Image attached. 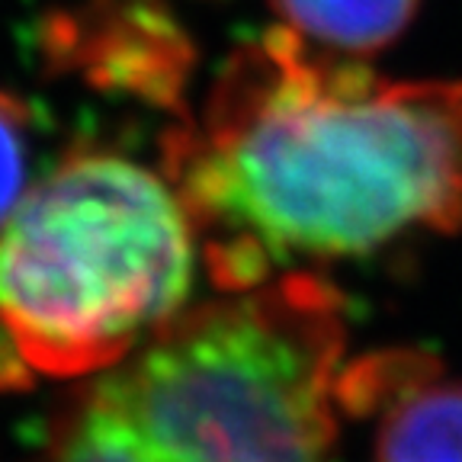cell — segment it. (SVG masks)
<instances>
[{
	"label": "cell",
	"mask_w": 462,
	"mask_h": 462,
	"mask_svg": "<svg viewBox=\"0 0 462 462\" xmlns=\"http://www.w3.org/2000/svg\"><path fill=\"white\" fill-rule=\"evenodd\" d=\"M218 292L462 225V80H385L286 29L241 45L164 138Z\"/></svg>",
	"instance_id": "1"
},
{
	"label": "cell",
	"mask_w": 462,
	"mask_h": 462,
	"mask_svg": "<svg viewBox=\"0 0 462 462\" xmlns=\"http://www.w3.org/2000/svg\"><path fill=\"white\" fill-rule=\"evenodd\" d=\"M196 257L167 177L100 148L65 154L0 228V392L123 363L183 309Z\"/></svg>",
	"instance_id": "2"
},
{
	"label": "cell",
	"mask_w": 462,
	"mask_h": 462,
	"mask_svg": "<svg viewBox=\"0 0 462 462\" xmlns=\"http://www.w3.org/2000/svg\"><path fill=\"white\" fill-rule=\"evenodd\" d=\"M344 346L337 289L289 270L180 309L90 379L135 462H331Z\"/></svg>",
	"instance_id": "3"
},
{
	"label": "cell",
	"mask_w": 462,
	"mask_h": 462,
	"mask_svg": "<svg viewBox=\"0 0 462 462\" xmlns=\"http://www.w3.org/2000/svg\"><path fill=\"white\" fill-rule=\"evenodd\" d=\"M49 51L87 84L164 106L177 103L193 61L180 26L148 0H94L55 16Z\"/></svg>",
	"instance_id": "4"
},
{
	"label": "cell",
	"mask_w": 462,
	"mask_h": 462,
	"mask_svg": "<svg viewBox=\"0 0 462 462\" xmlns=\"http://www.w3.org/2000/svg\"><path fill=\"white\" fill-rule=\"evenodd\" d=\"M340 411L373 414V462H462V383L420 354L344 363Z\"/></svg>",
	"instance_id": "5"
},
{
	"label": "cell",
	"mask_w": 462,
	"mask_h": 462,
	"mask_svg": "<svg viewBox=\"0 0 462 462\" xmlns=\"http://www.w3.org/2000/svg\"><path fill=\"white\" fill-rule=\"evenodd\" d=\"M270 7L309 49L363 61L398 42L420 0H270Z\"/></svg>",
	"instance_id": "6"
},
{
	"label": "cell",
	"mask_w": 462,
	"mask_h": 462,
	"mask_svg": "<svg viewBox=\"0 0 462 462\" xmlns=\"http://www.w3.org/2000/svg\"><path fill=\"white\" fill-rule=\"evenodd\" d=\"M42 462H135L129 433L94 379L55 418Z\"/></svg>",
	"instance_id": "7"
},
{
	"label": "cell",
	"mask_w": 462,
	"mask_h": 462,
	"mask_svg": "<svg viewBox=\"0 0 462 462\" xmlns=\"http://www.w3.org/2000/svg\"><path fill=\"white\" fill-rule=\"evenodd\" d=\"M29 113L26 103L0 87V228L26 196Z\"/></svg>",
	"instance_id": "8"
}]
</instances>
